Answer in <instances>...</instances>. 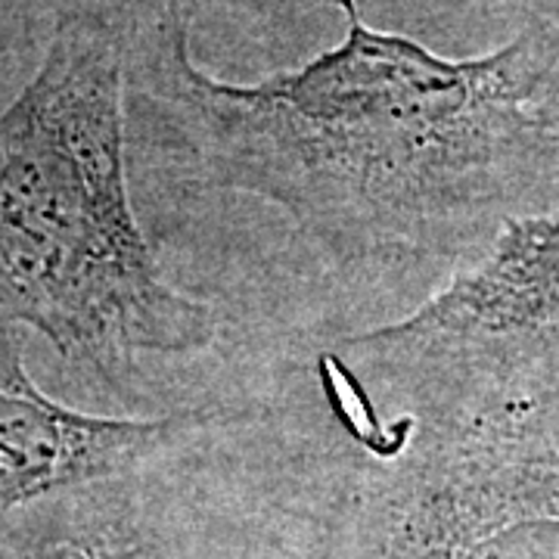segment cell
<instances>
[{
	"label": "cell",
	"instance_id": "obj_3",
	"mask_svg": "<svg viewBox=\"0 0 559 559\" xmlns=\"http://www.w3.org/2000/svg\"><path fill=\"white\" fill-rule=\"evenodd\" d=\"M342 340L364 358L414 370L559 367V205L507 221L411 314Z\"/></svg>",
	"mask_w": 559,
	"mask_h": 559
},
{
	"label": "cell",
	"instance_id": "obj_5",
	"mask_svg": "<svg viewBox=\"0 0 559 559\" xmlns=\"http://www.w3.org/2000/svg\"><path fill=\"white\" fill-rule=\"evenodd\" d=\"M197 439L128 476L75 485L7 513L0 559H202L205 510L190 463Z\"/></svg>",
	"mask_w": 559,
	"mask_h": 559
},
{
	"label": "cell",
	"instance_id": "obj_1",
	"mask_svg": "<svg viewBox=\"0 0 559 559\" xmlns=\"http://www.w3.org/2000/svg\"><path fill=\"white\" fill-rule=\"evenodd\" d=\"M336 3L345 38L259 84L193 62L187 0L134 22L128 100L150 168L274 202L348 274H454L507 221L559 205L554 22L448 60Z\"/></svg>",
	"mask_w": 559,
	"mask_h": 559
},
{
	"label": "cell",
	"instance_id": "obj_2",
	"mask_svg": "<svg viewBox=\"0 0 559 559\" xmlns=\"http://www.w3.org/2000/svg\"><path fill=\"white\" fill-rule=\"evenodd\" d=\"M131 32L109 10L62 13L35 79L0 109V320L109 385L218 340V311L162 277L131 209Z\"/></svg>",
	"mask_w": 559,
	"mask_h": 559
},
{
	"label": "cell",
	"instance_id": "obj_6",
	"mask_svg": "<svg viewBox=\"0 0 559 559\" xmlns=\"http://www.w3.org/2000/svg\"><path fill=\"white\" fill-rule=\"evenodd\" d=\"M0 7H3V0H0Z\"/></svg>",
	"mask_w": 559,
	"mask_h": 559
},
{
	"label": "cell",
	"instance_id": "obj_4",
	"mask_svg": "<svg viewBox=\"0 0 559 559\" xmlns=\"http://www.w3.org/2000/svg\"><path fill=\"white\" fill-rule=\"evenodd\" d=\"M209 419L212 404L119 419L47 399L25 370L20 326L0 320V520L32 500L171 457Z\"/></svg>",
	"mask_w": 559,
	"mask_h": 559
}]
</instances>
